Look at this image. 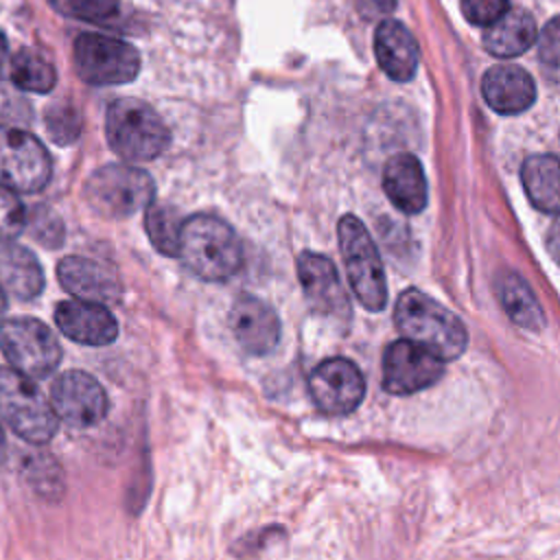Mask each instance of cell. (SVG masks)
I'll list each match as a JSON object with an SVG mask.
<instances>
[{"label":"cell","mask_w":560,"mask_h":560,"mask_svg":"<svg viewBox=\"0 0 560 560\" xmlns=\"http://www.w3.org/2000/svg\"><path fill=\"white\" fill-rule=\"evenodd\" d=\"M9 79L26 92L46 94L57 83V72L52 63L37 50L22 48L9 61Z\"/></svg>","instance_id":"obj_24"},{"label":"cell","mask_w":560,"mask_h":560,"mask_svg":"<svg viewBox=\"0 0 560 560\" xmlns=\"http://www.w3.org/2000/svg\"><path fill=\"white\" fill-rule=\"evenodd\" d=\"M536 22L529 11L521 7H508V11L494 20L483 33V48L494 57L523 55L536 42Z\"/></svg>","instance_id":"obj_20"},{"label":"cell","mask_w":560,"mask_h":560,"mask_svg":"<svg viewBox=\"0 0 560 560\" xmlns=\"http://www.w3.org/2000/svg\"><path fill=\"white\" fill-rule=\"evenodd\" d=\"M50 405L61 422L72 429H90L107 416L109 398L92 374L68 370L52 381Z\"/></svg>","instance_id":"obj_10"},{"label":"cell","mask_w":560,"mask_h":560,"mask_svg":"<svg viewBox=\"0 0 560 560\" xmlns=\"http://www.w3.org/2000/svg\"><path fill=\"white\" fill-rule=\"evenodd\" d=\"M50 4L57 13L83 22H105L120 9V0H50Z\"/></svg>","instance_id":"obj_29"},{"label":"cell","mask_w":560,"mask_h":560,"mask_svg":"<svg viewBox=\"0 0 560 560\" xmlns=\"http://www.w3.org/2000/svg\"><path fill=\"white\" fill-rule=\"evenodd\" d=\"M337 234L343 269L357 300L368 311H381L387 304V282L368 228L354 214H346L339 219Z\"/></svg>","instance_id":"obj_6"},{"label":"cell","mask_w":560,"mask_h":560,"mask_svg":"<svg viewBox=\"0 0 560 560\" xmlns=\"http://www.w3.org/2000/svg\"><path fill=\"white\" fill-rule=\"evenodd\" d=\"M184 219L173 206L151 201L144 208V230L151 245L164 256L179 254V234Z\"/></svg>","instance_id":"obj_25"},{"label":"cell","mask_w":560,"mask_h":560,"mask_svg":"<svg viewBox=\"0 0 560 560\" xmlns=\"http://www.w3.org/2000/svg\"><path fill=\"white\" fill-rule=\"evenodd\" d=\"M72 57L77 74L90 85H122L140 72L136 46L101 33H81Z\"/></svg>","instance_id":"obj_8"},{"label":"cell","mask_w":560,"mask_h":560,"mask_svg":"<svg viewBox=\"0 0 560 560\" xmlns=\"http://www.w3.org/2000/svg\"><path fill=\"white\" fill-rule=\"evenodd\" d=\"M7 462V438H4V431L0 429V468L4 466Z\"/></svg>","instance_id":"obj_37"},{"label":"cell","mask_w":560,"mask_h":560,"mask_svg":"<svg viewBox=\"0 0 560 560\" xmlns=\"http://www.w3.org/2000/svg\"><path fill=\"white\" fill-rule=\"evenodd\" d=\"M499 300L510 319L527 330H540L545 326V313L532 291V287L518 273H503L497 280Z\"/></svg>","instance_id":"obj_23"},{"label":"cell","mask_w":560,"mask_h":560,"mask_svg":"<svg viewBox=\"0 0 560 560\" xmlns=\"http://www.w3.org/2000/svg\"><path fill=\"white\" fill-rule=\"evenodd\" d=\"M396 0H359V9L365 15H381V13H389L394 9Z\"/></svg>","instance_id":"obj_34"},{"label":"cell","mask_w":560,"mask_h":560,"mask_svg":"<svg viewBox=\"0 0 560 560\" xmlns=\"http://www.w3.org/2000/svg\"><path fill=\"white\" fill-rule=\"evenodd\" d=\"M52 173L46 147L26 129H0V184L15 192L42 190Z\"/></svg>","instance_id":"obj_9"},{"label":"cell","mask_w":560,"mask_h":560,"mask_svg":"<svg viewBox=\"0 0 560 560\" xmlns=\"http://www.w3.org/2000/svg\"><path fill=\"white\" fill-rule=\"evenodd\" d=\"M538 57L545 66L560 70V15L545 24L538 37Z\"/></svg>","instance_id":"obj_33"},{"label":"cell","mask_w":560,"mask_h":560,"mask_svg":"<svg viewBox=\"0 0 560 560\" xmlns=\"http://www.w3.org/2000/svg\"><path fill=\"white\" fill-rule=\"evenodd\" d=\"M374 52L381 70L394 81H409L418 66V44L398 20H383L374 33Z\"/></svg>","instance_id":"obj_18"},{"label":"cell","mask_w":560,"mask_h":560,"mask_svg":"<svg viewBox=\"0 0 560 560\" xmlns=\"http://www.w3.org/2000/svg\"><path fill=\"white\" fill-rule=\"evenodd\" d=\"M383 188L389 201L407 214H418L427 206L424 171L411 153H398L387 160L383 168Z\"/></svg>","instance_id":"obj_19"},{"label":"cell","mask_w":560,"mask_h":560,"mask_svg":"<svg viewBox=\"0 0 560 560\" xmlns=\"http://www.w3.org/2000/svg\"><path fill=\"white\" fill-rule=\"evenodd\" d=\"M83 197L96 214L105 219H127L155 199V184L142 168L105 164L88 177Z\"/></svg>","instance_id":"obj_5"},{"label":"cell","mask_w":560,"mask_h":560,"mask_svg":"<svg viewBox=\"0 0 560 560\" xmlns=\"http://www.w3.org/2000/svg\"><path fill=\"white\" fill-rule=\"evenodd\" d=\"M486 103L499 114H521L536 98V85L527 70L518 66H492L481 79Z\"/></svg>","instance_id":"obj_17"},{"label":"cell","mask_w":560,"mask_h":560,"mask_svg":"<svg viewBox=\"0 0 560 560\" xmlns=\"http://www.w3.org/2000/svg\"><path fill=\"white\" fill-rule=\"evenodd\" d=\"M0 287L15 300H35L44 291V271L35 254L13 243L0 247Z\"/></svg>","instance_id":"obj_21"},{"label":"cell","mask_w":560,"mask_h":560,"mask_svg":"<svg viewBox=\"0 0 560 560\" xmlns=\"http://www.w3.org/2000/svg\"><path fill=\"white\" fill-rule=\"evenodd\" d=\"M298 276L304 298L313 313L346 324L350 317V300L339 280L335 262L322 254L304 252L298 258Z\"/></svg>","instance_id":"obj_13"},{"label":"cell","mask_w":560,"mask_h":560,"mask_svg":"<svg viewBox=\"0 0 560 560\" xmlns=\"http://www.w3.org/2000/svg\"><path fill=\"white\" fill-rule=\"evenodd\" d=\"M105 136L116 155L127 162H149L164 153L171 133L162 116L133 96L116 98L105 116Z\"/></svg>","instance_id":"obj_3"},{"label":"cell","mask_w":560,"mask_h":560,"mask_svg":"<svg viewBox=\"0 0 560 560\" xmlns=\"http://www.w3.org/2000/svg\"><path fill=\"white\" fill-rule=\"evenodd\" d=\"M26 230L39 245H44L48 249H57L63 245V236H66L63 221L52 208H48L44 203L31 208L26 212Z\"/></svg>","instance_id":"obj_28"},{"label":"cell","mask_w":560,"mask_h":560,"mask_svg":"<svg viewBox=\"0 0 560 560\" xmlns=\"http://www.w3.org/2000/svg\"><path fill=\"white\" fill-rule=\"evenodd\" d=\"M230 330L238 346L256 357L269 354L280 339V319L276 311L260 298L241 293L228 315Z\"/></svg>","instance_id":"obj_15"},{"label":"cell","mask_w":560,"mask_h":560,"mask_svg":"<svg viewBox=\"0 0 560 560\" xmlns=\"http://www.w3.org/2000/svg\"><path fill=\"white\" fill-rule=\"evenodd\" d=\"M523 188L529 201L547 214H560V162L553 155L540 153L523 162Z\"/></svg>","instance_id":"obj_22"},{"label":"cell","mask_w":560,"mask_h":560,"mask_svg":"<svg viewBox=\"0 0 560 560\" xmlns=\"http://www.w3.org/2000/svg\"><path fill=\"white\" fill-rule=\"evenodd\" d=\"M9 59V42H7V35L0 31V68L7 63Z\"/></svg>","instance_id":"obj_36"},{"label":"cell","mask_w":560,"mask_h":560,"mask_svg":"<svg viewBox=\"0 0 560 560\" xmlns=\"http://www.w3.org/2000/svg\"><path fill=\"white\" fill-rule=\"evenodd\" d=\"M442 374L444 361L409 339L392 341L383 352V387L389 394H416L433 385Z\"/></svg>","instance_id":"obj_11"},{"label":"cell","mask_w":560,"mask_h":560,"mask_svg":"<svg viewBox=\"0 0 560 560\" xmlns=\"http://www.w3.org/2000/svg\"><path fill=\"white\" fill-rule=\"evenodd\" d=\"M22 475L37 494L50 501L59 499L66 490L63 470L59 462L46 451H28L22 459Z\"/></svg>","instance_id":"obj_26"},{"label":"cell","mask_w":560,"mask_h":560,"mask_svg":"<svg viewBox=\"0 0 560 560\" xmlns=\"http://www.w3.org/2000/svg\"><path fill=\"white\" fill-rule=\"evenodd\" d=\"M26 230V208L15 190L0 184V243H11Z\"/></svg>","instance_id":"obj_31"},{"label":"cell","mask_w":560,"mask_h":560,"mask_svg":"<svg viewBox=\"0 0 560 560\" xmlns=\"http://www.w3.org/2000/svg\"><path fill=\"white\" fill-rule=\"evenodd\" d=\"M57 328L83 346H109L118 337V322L109 306L88 300H63L55 308Z\"/></svg>","instance_id":"obj_16"},{"label":"cell","mask_w":560,"mask_h":560,"mask_svg":"<svg viewBox=\"0 0 560 560\" xmlns=\"http://www.w3.org/2000/svg\"><path fill=\"white\" fill-rule=\"evenodd\" d=\"M59 284L77 300L114 306L122 300V282L112 267L88 256H66L57 265Z\"/></svg>","instance_id":"obj_14"},{"label":"cell","mask_w":560,"mask_h":560,"mask_svg":"<svg viewBox=\"0 0 560 560\" xmlns=\"http://www.w3.org/2000/svg\"><path fill=\"white\" fill-rule=\"evenodd\" d=\"M44 125L48 136L57 142V144H70L79 138L81 131V114L77 112L74 105L70 103H59L46 109L44 116Z\"/></svg>","instance_id":"obj_30"},{"label":"cell","mask_w":560,"mask_h":560,"mask_svg":"<svg viewBox=\"0 0 560 560\" xmlns=\"http://www.w3.org/2000/svg\"><path fill=\"white\" fill-rule=\"evenodd\" d=\"M508 11V0H462V13L470 24L490 26Z\"/></svg>","instance_id":"obj_32"},{"label":"cell","mask_w":560,"mask_h":560,"mask_svg":"<svg viewBox=\"0 0 560 560\" xmlns=\"http://www.w3.org/2000/svg\"><path fill=\"white\" fill-rule=\"evenodd\" d=\"M547 252L560 265V219L547 232Z\"/></svg>","instance_id":"obj_35"},{"label":"cell","mask_w":560,"mask_h":560,"mask_svg":"<svg viewBox=\"0 0 560 560\" xmlns=\"http://www.w3.org/2000/svg\"><path fill=\"white\" fill-rule=\"evenodd\" d=\"M0 418L33 446L50 442L59 427L50 400L31 376L13 368H0Z\"/></svg>","instance_id":"obj_4"},{"label":"cell","mask_w":560,"mask_h":560,"mask_svg":"<svg viewBox=\"0 0 560 560\" xmlns=\"http://www.w3.org/2000/svg\"><path fill=\"white\" fill-rule=\"evenodd\" d=\"M177 256L197 278L208 282H223L243 265L236 232L212 214H192L182 223Z\"/></svg>","instance_id":"obj_2"},{"label":"cell","mask_w":560,"mask_h":560,"mask_svg":"<svg viewBox=\"0 0 560 560\" xmlns=\"http://www.w3.org/2000/svg\"><path fill=\"white\" fill-rule=\"evenodd\" d=\"M394 322L405 339L427 348L442 361H453L466 350L468 332L464 322L418 289H407L398 295Z\"/></svg>","instance_id":"obj_1"},{"label":"cell","mask_w":560,"mask_h":560,"mask_svg":"<svg viewBox=\"0 0 560 560\" xmlns=\"http://www.w3.org/2000/svg\"><path fill=\"white\" fill-rule=\"evenodd\" d=\"M0 350L13 370L31 378L50 376L63 354L55 332L35 317H9L0 322Z\"/></svg>","instance_id":"obj_7"},{"label":"cell","mask_w":560,"mask_h":560,"mask_svg":"<svg viewBox=\"0 0 560 560\" xmlns=\"http://www.w3.org/2000/svg\"><path fill=\"white\" fill-rule=\"evenodd\" d=\"M4 306H7V298H4V291H2V287H0V315H2Z\"/></svg>","instance_id":"obj_38"},{"label":"cell","mask_w":560,"mask_h":560,"mask_svg":"<svg viewBox=\"0 0 560 560\" xmlns=\"http://www.w3.org/2000/svg\"><path fill=\"white\" fill-rule=\"evenodd\" d=\"M308 392L315 407L328 416L354 411L365 394V378L350 359H326L308 376Z\"/></svg>","instance_id":"obj_12"},{"label":"cell","mask_w":560,"mask_h":560,"mask_svg":"<svg viewBox=\"0 0 560 560\" xmlns=\"http://www.w3.org/2000/svg\"><path fill=\"white\" fill-rule=\"evenodd\" d=\"M33 122V107L22 90L0 77V129H26Z\"/></svg>","instance_id":"obj_27"}]
</instances>
